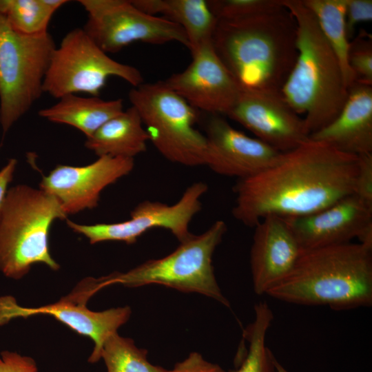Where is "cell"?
I'll return each instance as SVG.
<instances>
[{
  "mask_svg": "<svg viewBox=\"0 0 372 372\" xmlns=\"http://www.w3.org/2000/svg\"><path fill=\"white\" fill-rule=\"evenodd\" d=\"M55 48L48 32L19 33L0 14V124L3 136L43 93Z\"/></svg>",
  "mask_w": 372,
  "mask_h": 372,
  "instance_id": "obj_8",
  "label": "cell"
},
{
  "mask_svg": "<svg viewBox=\"0 0 372 372\" xmlns=\"http://www.w3.org/2000/svg\"><path fill=\"white\" fill-rule=\"evenodd\" d=\"M315 16L325 39L337 56L348 89L356 81L348 63L349 39L345 24L347 0H302Z\"/></svg>",
  "mask_w": 372,
  "mask_h": 372,
  "instance_id": "obj_23",
  "label": "cell"
},
{
  "mask_svg": "<svg viewBox=\"0 0 372 372\" xmlns=\"http://www.w3.org/2000/svg\"><path fill=\"white\" fill-rule=\"evenodd\" d=\"M59 102L39 112L49 121L72 126L87 138L92 136L105 123L123 111L121 99L103 100L99 96L67 94Z\"/></svg>",
  "mask_w": 372,
  "mask_h": 372,
  "instance_id": "obj_22",
  "label": "cell"
},
{
  "mask_svg": "<svg viewBox=\"0 0 372 372\" xmlns=\"http://www.w3.org/2000/svg\"><path fill=\"white\" fill-rule=\"evenodd\" d=\"M358 157V170L353 194L372 207V154Z\"/></svg>",
  "mask_w": 372,
  "mask_h": 372,
  "instance_id": "obj_29",
  "label": "cell"
},
{
  "mask_svg": "<svg viewBox=\"0 0 372 372\" xmlns=\"http://www.w3.org/2000/svg\"><path fill=\"white\" fill-rule=\"evenodd\" d=\"M141 11L164 18L180 26L190 51L212 41L218 22L205 0H131Z\"/></svg>",
  "mask_w": 372,
  "mask_h": 372,
  "instance_id": "obj_21",
  "label": "cell"
},
{
  "mask_svg": "<svg viewBox=\"0 0 372 372\" xmlns=\"http://www.w3.org/2000/svg\"><path fill=\"white\" fill-rule=\"evenodd\" d=\"M204 165L223 176L242 179L275 164L282 152L233 127L220 115H212L206 130Z\"/></svg>",
  "mask_w": 372,
  "mask_h": 372,
  "instance_id": "obj_17",
  "label": "cell"
},
{
  "mask_svg": "<svg viewBox=\"0 0 372 372\" xmlns=\"http://www.w3.org/2000/svg\"><path fill=\"white\" fill-rule=\"evenodd\" d=\"M87 13L83 28L106 53H116L134 42H178L189 48L185 32L164 17L147 14L127 0H80Z\"/></svg>",
  "mask_w": 372,
  "mask_h": 372,
  "instance_id": "obj_10",
  "label": "cell"
},
{
  "mask_svg": "<svg viewBox=\"0 0 372 372\" xmlns=\"http://www.w3.org/2000/svg\"><path fill=\"white\" fill-rule=\"evenodd\" d=\"M254 321L244 330L248 341L247 353L232 372H277L276 359L266 345V335L273 319V312L265 301L255 304Z\"/></svg>",
  "mask_w": 372,
  "mask_h": 372,
  "instance_id": "obj_24",
  "label": "cell"
},
{
  "mask_svg": "<svg viewBox=\"0 0 372 372\" xmlns=\"http://www.w3.org/2000/svg\"><path fill=\"white\" fill-rule=\"evenodd\" d=\"M34 359L16 352L5 351L0 353V372H37Z\"/></svg>",
  "mask_w": 372,
  "mask_h": 372,
  "instance_id": "obj_31",
  "label": "cell"
},
{
  "mask_svg": "<svg viewBox=\"0 0 372 372\" xmlns=\"http://www.w3.org/2000/svg\"><path fill=\"white\" fill-rule=\"evenodd\" d=\"M66 0H0V14L6 17L11 28L25 35L48 32L54 12L67 3Z\"/></svg>",
  "mask_w": 372,
  "mask_h": 372,
  "instance_id": "obj_25",
  "label": "cell"
},
{
  "mask_svg": "<svg viewBox=\"0 0 372 372\" xmlns=\"http://www.w3.org/2000/svg\"><path fill=\"white\" fill-rule=\"evenodd\" d=\"M309 138L358 156L372 154V85L355 81L336 118Z\"/></svg>",
  "mask_w": 372,
  "mask_h": 372,
  "instance_id": "obj_19",
  "label": "cell"
},
{
  "mask_svg": "<svg viewBox=\"0 0 372 372\" xmlns=\"http://www.w3.org/2000/svg\"><path fill=\"white\" fill-rule=\"evenodd\" d=\"M207 189L206 183L198 181L188 186L173 205L142 201L130 212V219L123 222L82 225L67 219L66 223L72 231L86 237L90 244L105 241L133 244L145 232L155 228L169 231L181 242L192 234L189 223L200 211L201 198Z\"/></svg>",
  "mask_w": 372,
  "mask_h": 372,
  "instance_id": "obj_11",
  "label": "cell"
},
{
  "mask_svg": "<svg viewBox=\"0 0 372 372\" xmlns=\"http://www.w3.org/2000/svg\"><path fill=\"white\" fill-rule=\"evenodd\" d=\"M147 355V351L137 347L133 340L116 332L105 340L101 358L107 372H168L152 364Z\"/></svg>",
  "mask_w": 372,
  "mask_h": 372,
  "instance_id": "obj_26",
  "label": "cell"
},
{
  "mask_svg": "<svg viewBox=\"0 0 372 372\" xmlns=\"http://www.w3.org/2000/svg\"><path fill=\"white\" fill-rule=\"evenodd\" d=\"M131 314L132 310L128 306L93 311L86 304L76 302L67 296L56 302L39 307H24L12 296L0 297V326L17 318L50 316L79 334L92 340L94 345L88 358L90 363L101 359L105 340L127 322Z\"/></svg>",
  "mask_w": 372,
  "mask_h": 372,
  "instance_id": "obj_16",
  "label": "cell"
},
{
  "mask_svg": "<svg viewBox=\"0 0 372 372\" xmlns=\"http://www.w3.org/2000/svg\"><path fill=\"white\" fill-rule=\"evenodd\" d=\"M277 372H288V371L278 361L276 362Z\"/></svg>",
  "mask_w": 372,
  "mask_h": 372,
  "instance_id": "obj_34",
  "label": "cell"
},
{
  "mask_svg": "<svg viewBox=\"0 0 372 372\" xmlns=\"http://www.w3.org/2000/svg\"><path fill=\"white\" fill-rule=\"evenodd\" d=\"M134 167V158L110 156L85 166L58 165L43 176L39 188L55 197L67 216L74 214L96 207L101 192Z\"/></svg>",
  "mask_w": 372,
  "mask_h": 372,
  "instance_id": "obj_15",
  "label": "cell"
},
{
  "mask_svg": "<svg viewBox=\"0 0 372 372\" xmlns=\"http://www.w3.org/2000/svg\"><path fill=\"white\" fill-rule=\"evenodd\" d=\"M192 60L183 71L163 81L194 108L227 116L241 90L217 55L212 41L190 51Z\"/></svg>",
  "mask_w": 372,
  "mask_h": 372,
  "instance_id": "obj_12",
  "label": "cell"
},
{
  "mask_svg": "<svg viewBox=\"0 0 372 372\" xmlns=\"http://www.w3.org/2000/svg\"><path fill=\"white\" fill-rule=\"evenodd\" d=\"M296 23L297 56L280 93L312 133L342 110L349 94L340 62L302 0H282Z\"/></svg>",
  "mask_w": 372,
  "mask_h": 372,
  "instance_id": "obj_4",
  "label": "cell"
},
{
  "mask_svg": "<svg viewBox=\"0 0 372 372\" xmlns=\"http://www.w3.org/2000/svg\"><path fill=\"white\" fill-rule=\"evenodd\" d=\"M149 136L136 110L131 106L110 118L86 138L85 146L99 156L134 158L145 152Z\"/></svg>",
  "mask_w": 372,
  "mask_h": 372,
  "instance_id": "obj_20",
  "label": "cell"
},
{
  "mask_svg": "<svg viewBox=\"0 0 372 372\" xmlns=\"http://www.w3.org/2000/svg\"><path fill=\"white\" fill-rule=\"evenodd\" d=\"M168 372H226L220 365L206 360L198 352H191Z\"/></svg>",
  "mask_w": 372,
  "mask_h": 372,
  "instance_id": "obj_32",
  "label": "cell"
},
{
  "mask_svg": "<svg viewBox=\"0 0 372 372\" xmlns=\"http://www.w3.org/2000/svg\"><path fill=\"white\" fill-rule=\"evenodd\" d=\"M372 19L371 0H347L345 24L349 39H351L357 25Z\"/></svg>",
  "mask_w": 372,
  "mask_h": 372,
  "instance_id": "obj_30",
  "label": "cell"
},
{
  "mask_svg": "<svg viewBox=\"0 0 372 372\" xmlns=\"http://www.w3.org/2000/svg\"><path fill=\"white\" fill-rule=\"evenodd\" d=\"M218 20H234L270 11L283 6L282 0H209Z\"/></svg>",
  "mask_w": 372,
  "mask_h": 372,
  "instance_id": "obj_27",
  "label": "cell"
},
{
  "mask_svg": "<svg viewBox=\"0 0 372 372\" xmlns=\"http://www.w3.org/2000/svg\"><path fill=\"white\" fill-rule=\"evenodd\" d=\"M227 224L214 222L203 233L191 234L166 256L148 260L125 272L99 278L102 288L114 284L138 287L163 285L185 293H198L229 307L217 282L212 257L227 231Z\"/></svg>",
  "mask_w": 372,
  "mask_h": 372,
  "instance_id": "obj_6",
  "label": "cell"
},
{
  "mask_svg": "<svg viewBox=\"0 0 372 372\" xmlns=\"http://www.w3.org/2000/svg\"><path fill=\"white\" fill-rule=\"evenodd\" d=\"M296 30L283 5L246 18L218 20L212 44L241 92H280L296 59Z\"/></svg>",
  "mask_w": 372,
  "mask_h": 372,
  "instance_id": "obj_2",
  "label": "cell"
},
{
  "mask_svg": "<svg viewBox=\"0 0 372 372\" xmlns=\"http://www.w3.org/2000/svg\"><path fill=\"white\" fill-rule=\"evenodd\" d=\"M348 63L356 81L372 85V39L366 31L350 41Z\"/></svg>",
  "mask_w": 372,
  "mask_h": 372,
  "instance_id": "obj_28",
  "label": "cell"
},
{
  "mask_svg": "<svg viewBox=\"0 0 372 372\" xmlns=\"http://www.w3.org/2000/svg\"><path fill=\"white\" fill-rule=\"evenodd\" d=\"M17 165V161L15 158H10L0 169V209L9 189L8 185L12 180Z\"/></svg>",
  "mask_w": 372,
  "mask_h": 372,
  "instance_id": "obj_33",
  "label": "cell"
},
{
  "mask_svg": "<svg viewBox=\"0 0 372 372\" xmlns=\"http://www.w3.org/2000/svg\"><path fill=\"white\" fill-rule=\"evenodd\" d=\"M110 76L121 78L134 87L143 83L137 68L112 59L83 28H75L54 48L43 90L58 99L79 93L99 96Z\"/></svg>",
  "mask_w": 372,
  "mask_h": 372,
  "instance_id": "obj_9",
  "label": "cell"
},
{
  "mask_svg": "<svg viewBox=\"0 0 372 372\" xmlns=\"http://www.w3.org/2000/svg\"><path fill=\"white\" fill-rule=\"evenodd\" d=\"M67 216L58 200L40 188L23 184L9 188L0 209V271L19 280L37 263L58 270L49 232L55 220Z\"/></svg>",
  "mask_w": 372,
  "mask_h": 372,
  "instance_id": "obj_5",
  "label": "cell"
},
{
  "mask_svg": "<svg viewBox=\"0 0 372 372\" xmlns=\"http://www.w3.org/2000/svg\"><path fill=\"white\" fill-rule=\"evenodd\" d=\"M129 100L150 141L167 160L188 167L204 165L205 135L196 127V110L164 81L132 88Z\"/></svg>",
  "mask_w": 372,
  "mask_h": 372,
  "instance_id": "obj_7",
  "label": "cell"
},
{
  "mask_svg": "<svg viewBox=\"0 0 372 372\" xmlns=\"http://www.w3.org/2000/svg\"><path fill=\"white\" fill-rule=\"evenodd\" d=\"M227 116L282 153L309 139L304 118L293 111L280 92H241Z\"/></svg>",
  "mask_w": 372,
  "mask_h": 372,
  "instance_id": "obj_14",
  "label": "cell"
},
{
  "mask_svg": "<svg viewBox=\"0 0 372 372\" xmlns=\"http://www.w3.org/2000/svg\"><path fill=\"white\" fill-rule=\"evenodd\" d=\"M254 227L250 251L252 283L254 292L262 295L291 271L302 250L284 218L267 216Z\"/></svg>",
  "mask_w": 372,
  "mask_h": 372,
  "instance_id": "obj_18",
  "label": "cell"
},
{
  "mask_svg": "<svg viewBox=\"0 0 372 372\" xmlns=\"http://www.w3.org/2000/svg\"><path fill=\"white\" fill-rule=\"evenodd\" d=\"M302 251L351 242L372 248V207L355 194L318 212L284 218Z\"/></svg>",
  "mask_w": 372,
  "mask_h": 372,
  "instance_id": "obj_13",
  "label": "cell"
},
{
  "mask_svg": "<svg viewBox=\"0 0 372 372\" xmlns=\"http://www.w3.org/2000/svg\"><path fill=\"white\" fill-rule=\"evenodd\" d=\"M267 295L301 305L334 310L372 304V248L347 242L302 251L291 271Z\"/></svg>",
  "mask_w": 372,
  "mask_h": 372,
  "instance_id": "obj_3",
  "label": "cell"
},
{
  "mask_svg": "<svg viewBox=\"0 0 372 372\" xmlns=\"http://www.w3.org/2000/svg\"><path fill=\"white\" fill-rule=\"evenodd\" d=\"M358 163V156L309 138L271 167L238 179L231 214L254 227L269 215L294 218L321 211L354 194Z\"/></svg>",
  "mask_w": 372,
  "mask_h": 372,
  "instance_id": "obj_1",
  "label": "cell"
}]
</instances>
